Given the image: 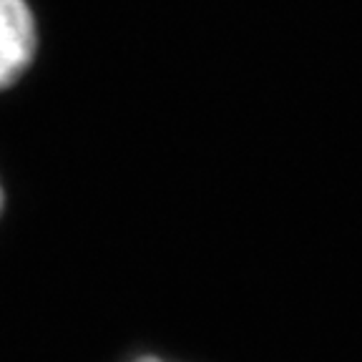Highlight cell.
Listing matches in <instances>:
<instances>
[{
  "mask_svg": "<svg viewBox=\"0 0 362 362\" xmlns=\"http://www.w3.org/2000/svg\"><path fill=\"white\" fill-rule=\"evenodd\" d=\"M3 206H6V194H3V184H0V214H3Z\"/></svg>",
  "mask_w": 362,
  "mask_h": 362,
  "instance_id": "obj_3",
  "label": "cell"
},
{
  "mask_svg": "<svg viewBox=\"0 0 362 362\" xmlns=\"http://www.w3.org/2000/svg\"><path fill=\"white\" fill-rule=\"evenodd\" d=\"M40 56V21L30 0H0V93L28 78Z\"/></svg>",
  "mask_w": 362,
  "mask_h": 362,
  "instance_id": "obj_1",
  "label": "cell"
},
{
  "mask_svg": "<svg viewBox=\"0 0 362 362\" xmlns=\"http://www.w3.org/2000/svg\"><path fill=\"white\" fill-rule=\"evenodd\" d=\"M129 362H171V360H166V357H158V355H139V357H134V360H129Z\"/></svg>",
  "mask_w": 362,
  "mask_h": 362,
  "instance_id": "obj_2",
  "label": "cell"
}]
</instances>
